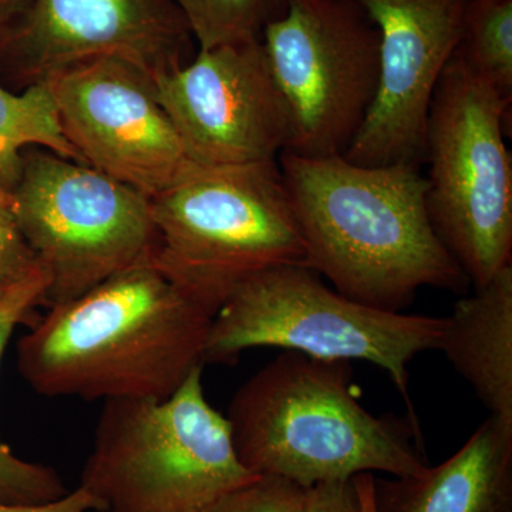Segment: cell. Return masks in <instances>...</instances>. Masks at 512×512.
<instances>
[{
  "mask_svg": "<svg viewBox=\"0 0 512 512\" xmlns=\"http://www.w3.org/2000/svg\"><path fill=\"white\" fill-rule=\"evenodd\" d=\"M373 497L376 512H512V421L488 416L417 476L373 478Z\"/></svg>",
  "mask_w": 512,
  "mask_h": 512,
  "instance_id": "5bb4252c",
  "label": "cell"
},
{
  "mask_svg": "<svg viewBox=\"0 0 512 512\" xmlns=\"http://www.w3.org/2000/svg\"><path fill=\"white\" fill-rule=\"evenodd\" d=\"M454 53L512 101V0H467Z\"/></svg>",
  "mask_w": 512,
  "mask_h": 512,
  "instance_id": "ac0fdd59",
  "label": "cell"
},
{
  "mask_svg": "<svg viewBox=\"0 0 512 512\" xmlns=\"http://www.w3.org/2000/svg\"><path fill=\"white\" fill-rule=\"evenodd\" d=\"M151 261L214 318L239 286L278 266H306V245L278 160L194 164L150 198Z\"/></svg>",
  "mask_w": 512,
  "mask_h": 512,
  "instance_id": "277c9868",
  "label": "cell"
},
{
  "mask_svg": "<svg viewBox=\"0 0 512 512\" xmlns=\"http://www.w3.org/2000/svg\"><path fill=\"white\" fill-rule=\"evenodd\" d=\"M373 478H375L373 474H360V476L355 477L363 512H376L375 497H373Z\"/></svg>",
  "mask_w": 512,
  "mask_h": 512,
  "instance_id": "cb8c5ba5",
  "label": "cell"
},
{
  "mask_svg": "<svg viewBox=\"0 0 512 512\" xmlns=\"http://www.w3.org/2000/svg\"><path fill=\"white\" fill-rule=\"evenodd\" d=\"M83 164L153 198L194 165L158 100L153 77L117 57L74 64L42 80Z\"/></svg>",
  "mask_w": 512,
  "mask_h": 512,
  "instance_id": "30bf717a",
  "label": "cell"
},
{
  "mask_svg": "<svg viewBox=\"0 0 512 512\" xmlns=\"http://www.w3.org/2000/svg\"><path fill=\"white\" fill-rule=\"evenodd\" d=\"M444 318L380 311L330 288L308 266L252 276L212 318L204 363H234L245 350L279 348L320 360H363L383 369L409 399V365L437 350Z\"/></svg>",
  "mask_w": 512,
  "mask_h": 512,
  "instance_id": "8992f818",
  "label": "cell"
},
{
  "mask_svg": "<svg viewBox=\"0 0 512 512\" xmlns=\"http://www.w3.org/2000/svg\"><path fill=\"white\" fill-rule=\"evenodd\" d=\"M42 147L83 164L64 136L55 101L45 82L29 84L20 94L0 87V184L12 191L18 183L25 148Z\"/></svg>",
  "mask_w": 512,
  "mask_h": 512,
  "instance_id": "e0dca14e",
  "label": "cell"
},
{
  "mask_svg": "<svg viewBox=\"0 0 512 512\" xmlns=\"http://www.w3.org/2000/svg\"><path fill=\"white\" fill-rule=\"evenodd\" d=\"M202 370L168 399L104 402L79 484L104 512H204L259 477L205 397Z\"/></svg>",
  "mask_w": 512,
  "mask_h": 512,
  "instance_id": "5b68a950",
  "label": "cell"
},
{
  "mask_svg": "<svg viewBox=\"0 0 512 512\" xmlns=\"http://www.w3.org/2000/svg\"><path fill=\"white\" fill-rule=\"evenodd\" d=\"M0 512H104L99 501L89 491L77 485L59 500L40 505L0 504Z\"/></svg>",
  "mask_w": 512,
  "mask_h": 512,
  "instance_id": "603a6c76",
  "label": "cell"
},
{
  "mask_svg": "<svg viewBox=\"0 0 512 512\" xmlns=\"http://www.w3.org/2000/svg\"><path fill=\"white\" fill-rule=\"evenodd\" d=\"M302 512H363L355 478L308 488Z\"/></svg>",
  "mask_w": 512,
  "mask_h": 512,
  "instance_id": "7402d4cb",
  "label": "cell"
},
{
  "mask_svg": "<svg viewBox=\"0 0 512 512\" xmlns=\"http://www.w3.org/2000/svg\"><path fill=\"white\" fill-rule=\"evenodd\" d=\"M47 276L42 268L9 285L0 299V362L16 326L37 303L45 302ZM52 467L22 460L0 440V504L40 505L67 494Z\"/></svg>",
  "mask_w": 512,
  "mask_h": 512,
  "instance_id": "2e32d148",
  "label": "cell"
},
{
  "mask_svg": "<svg viewBox=\"0 0 512 512\" xmlns=\"http://www.w3.org/2000/svg\"><path fill=\"white\" fill-rule=\"evenodd\" d=\"M26 3L28 0H0V36L18 18Z\"/></svg>",
  "mask_w": 512,
  "mask_h": 512,
  "instance_id": "d4e9b609",
  "label": "cell"
},
{
  "mask_svg": "<svg viewBox=\"0 0 512 512\" xmlns=\"http://www.w3.org/2000/svg\"><path fill=\"white\" fill-rule=\"evenodd\" d=\"M225 417L252 474L305 490L360 474L417 476L429 467L417 417L367 412L343 360L284 350L239 387Z\"/></svg>",
  "mask_w": 512,
  "mask_h": 512,
  "instance_id": "3957f363",
  "label": "cell"
},
{
  "mask_svg": "<svg viewBox=\"0 0 512 512\" xmlns=\"http://www.w3.org/2000/svg\"><path fill=\"white\" fill-rule=\"evenodd\" d=\"M380 32L379 87L345 158L362 165L424 158L434 90L463 28L467 0H352Z\"/></svg>",
  "mask_w": 512,
  "mask_h": 512,
  "instance_id": "7c38bea8",
  "label": "cell"
},
{
  "mask_svg": "<svg viewBox=\"0 0 512 512\" xmlns=\"http://www.w3.org/2000/svg\"><path fill=\"white\" fill-rule=\"evenodd\" d=\"M511 101L454 53L431 99L424 158L431 225L474 288L512 265Z\"/></svg>",
  "mask_w": 512,
  "mask_h": 512,
  "instance_id": "52a82bcc",
  "label": "cell"
},
{
  "mask_svg": "<svg viewBox=\"0 0 512 512\" xmlns=\"http://www.w3.org/2000/svg\"><path fill=\"white\" fill-rule=\"evenodd\" d=\"M192 42L173 0H28L0 36L29 84L101 57L154 77L183 66Z\"/></svg>",
  "mask_w": 512,
  "mask_h": 512,
  "instance_id": "4fadbf2b",
  "label": "cell"
},
{
  "mask_svg": "<svg viewBox=\"0 0 512 512\" xmlns=\"http://www.w3.org/2000/svg\"><path fill=\"white\" fill-rule=\"evenodd\" d=\"M12 194L20 237L47 276L45 302H69L153 258L150 198L86 164L30 147Z\"/></svg>",
  "mask_w": 512,
  "mask_h": 512,
  "instance_id": "ba28073f",
  "label": "cell"
},
{
  "mask_svg": "<svg viewBox=\"0 0 512 512\" xmlns=\"http://www.w3.org/2000/svg\"><path fill=\"white\" fill-rule=\"evenodd\" d=\"M183 13L198 49L261 39L279 18L285 0H173Z\"/></svg>",
  "mask_w": 512,
  "mask_h": 512,
  "instance_id": "d6986e66",
  "label": "cell"
},
{
  "mask_svg": "<svg viewBox=\"0 0 512 512\" xmlns=\"http://www.w3.org/2000/svg\"><path fill=\"white\" fill-rule=\"evenodd\" d=\"M279 168L306 245V266L346 298L403 312L423 288L468 282L431 225L417 163L362 165L282 151Z\"/></svg>",
  "mask_w": 512,
  "mask_h": 512,
  "instance_id": "6da1fadb",
  "label": "cell"
},
{
  "mask_svg": "<svg viewBox=\"0 0 512 512\" xmlns=\"http://www.w3.org/2000/svg\"><path fill=\"white\" fill-rule=\"evenodd\" d=\"M153 80L194 164L266 163L288 147V111L261 39L198 49L191 63Z\"/></svg>",
  "mask_w": 512,
  "mask_h": 512,
  "instance_id": "8fae6325",
  "label": "cell"
},
{
  "mask_svg": "<svg viewBox=\"0 0 512 512\" xmlns=\"http://www.w3.org/2000/svg\"><path fill=\"white\" fill-rule=\"evenodd\" d=\"M212 316L153 261L50 311L18 343L20 373L43 396H173L204 367Z\"/></svg>",
  "mask_w": 512,
  "mask_h": 512,
  "instance_id": "7a4b0ae2",
  "label": "cell"
},
{
  "mask_svg": "<svg viewBox=\"0 0 512 512\" xmlns=\"http://www.w3.org/2000/svg\"><path fill=\"white\" fill-rule=\"evenodd\" d=\"M0 222L15 227L12 217V194L2 184H0Z\"/></svg>",
  "mask_w": 512,
  "mask_h": 512,
  "instance_id": "484cf974",
  "label": "cell"
},
{
  "mask_svg": "<svg viewBox=\"0 0 512 512\" xmlns=\"http://www.w3.org/2000/svg\"><path fill=\"white\" fill-rule=\"evenodd\" d=\"M40 268L36 256L13 225L0 222V285L15 284Z\"/></svg>",
  "mask_w": 512,
  "mask_h": 512,
  "instance_id": "44dd1931",
  "label": "cell"
},
{
  "mask_svg": "<svg viewBox=\"0 0 512 512\" xmlns=\"http://www.w3.org/2000/svg\"><path fill=\"white\" fill-rule=\"evenodd\" d=\"M12 285V284H10ZM9 286V285H8ZM8 286H3V285H0V299L3 298V293H5L6 291V288H8Z\"/></svg>",
  "mask_w": 512,
  "mask_h": 512,
  "instance_id": "4316f807",
  "label": "cell"
},
{
  "mask_svg": "<svg viewBox=\"0 0 512 512\" xmlns=\"http://www.w3.org/2000/svg\"><path fill=\"white\" fill-rule=\"evenodd\" d=\"M444 318L439 346L488 416L512 421V265Z\"/></svg>",
  "mask_w": 512,
  "mask_h": 512,
  "instance_id": "9a60e30c",
  "label": "cell"
},
{
  "mask_svg": "<svg viewBox=\"0 0 512 512\" xmlns=\"http://www.w3.org/2000/svg\"><path fill=\"white\" fill-rule=\"evenodd\" d=\"M305 488L278 477H256L229 491L204 512H302Z\"/></svg>",
  "mask_w": 512,
  "mask_h": 512,
  "instance_id": "ffe728a7",
  "label": "cell"
},
{
  "mask_svg": "<svg viewBox=\"0 0 512 512\" xmlns=\"http://www.w3.org/2000/svg\"><path fill=\"white\" fill-rule=\"evenodd\" d=\"M261 40L288 111L285 151L345 156L379 87L375 22L352 0H285Z\"/></svg>",
  "mask_w": 512,
  "mask_h": 512,
  "instance_id": "9c48e42d",
  "label": "cell"
}]
</instances>
